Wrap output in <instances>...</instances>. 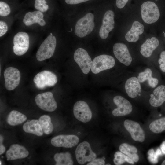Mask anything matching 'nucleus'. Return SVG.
Segmentation results:
<instances>
[{
    "label": "nucleus",
    "instance_id": "obj_8",
    "mask_svg": "<svg viewBox=\"0 0 165 165\" xmlns=\"http://www.w3.org/2000/svg\"><path fill=\"white\" fill-rule=\"evenodd\" d=\"M35 100L37 105L41 109L45 111L53 112L57 107L53 94L50 92L38 94L35 97Z\"/></svg>",
    "mask_w": 165,
    "mask_h": 165
},
{
    "label": "nucleus",
    "instance_id": "obj_10",
    "mask_svg": "<svg viewBox=\"0 0 165 165\" xmlns=\"http://www.w3.org/2000/svg\"><path fill=\"white\" fill-rule=\"evenodd\" d=\"M115 57L121 63L129 66L132 61V57L127 44L123 42L115 43L113 47Z\"/></svg>",
    "mask_w": 165,
    "mask_h": 165
},
{
    "label": "nucleus",
    "instance_id": "obj_16",
    "mask_svg": "<svg viewBox=\"0 0 165 165\" xmlns=\"http://www.w3.org/2000/svg\"><path fill=\"white\" fill-rule=\"evenodd\" d=\"M79 141V138L75 135H60L53 138L51 143L55 147L68 148L76 145Z\"/></svg>",
    "mask_w": 165,
    "mask_h": 165
},
{
    "label": "nucleus",
    "instance_id": "obj_6",
    "mask_svg": "<svg viewBox=\"0 0 165 165\" xmlns=\"http://www.w3.org/2000/svg\"><path fill=\"white\" fill-rule=\"evenodd\" d=\"M33 81L37 88L42 89L55 85L57 82V76L53 72L44 70L35 76Z\"/></svg>",
    "mask_w": 165,
    "mask_h": 165
},
{
    "label": "nucleus",
    "instance_id": "obj_26",
    "mask_svg": "<svg viewBox=\"0 0 165 165\" xmlns=\"http://www.w3.org/2000/svg\"><path fill=\"white\" fill-rule=\"evenodd\" d=\"M38 121L44 134H49L53 131L54 127L50 116L46 115L42 116Z\"/></svg>",
    "mask_w": 165,
    "mask_h": 165
},
{
    "label": "nucleus",
    "instance_id": "obj_41",
    "mask_svg": "<svg viewBox=\"0 0 165 165\" xmlns=\"http://www.w3.org/2000/svg\"><path fill=\"white\" fill-rule=\"evenodd\" d=\"M2 162H1V161L0 160V165H2Z\"/></svg>",
    "mask_w": 165,
    "mask_h": 165
},
{
    "label": "nucleus",
    "instance_id": "obj_14",
    "mask_svg": "<svg viewBox=\"0 0 165 165\" xmlns=\"http://www.w3.org/2000/svg\"><path fill=\"white\" fill-rule=\"evenodd\" d=\"M73 113L77 119L83 123L90 121L92 116L88 105L85 101L81 100L78 101L75 104Z\"/></svg>",
    "mask_w": 165,
    "mask_h": 165
},
{
    "label": "nucleus",
    "instance_id": "obj_1",
    "mask_svg": "<svg viewBox=\"0 0 165 165\" xmlns=\"http://www.w3.org/2000/svg\"><path fill=\"white\" fill-rule=\"evenodd\" d=\"M122 38L126 44H136L149 32L140 16L134 10L123 16Z\"/></svg>",
    "mask_w": 165,
    "mask_h": 165
},
{
    "label": "nucleus",
    "instance_id": "obj_9",
    "mask_svg": "<svg viewBox=\"0 0 165 165\" xmlns=\"http://www.w3.org/2000/svg\"><path fill=\"white\" fill-rule=\"evenodd\" d=\"M14 46L13 50L17 56L24 54L28 51L29 45L28 34L24 32H20L14 36L13 39Z\"/></svg>",
    "mask_w": 165,
    "mask_h": 165
},
{
    "label": "nucleus",
    "instance_id": "obj_39",
    "mask_svg": "<svg viewBox=\"0 0 165 165\" xmlns=\"http://www.w3.org/2000/svg\"><path fill=\"white\" fill-rule=\"evenodd\" d=\"M162 165H165V160H164L161 163Z\"/></svg>",
    "mask_w": 165,
    "mask_h": 165
},
{
    "label": "nucleus",
    "instance_id": "obj_19",
    "mask_svg": "<svg viewBox=\"0 0 165 165\" xmlns=\"http://www.w3.org/2000/svg\"><path fill=\"white\" fill-rule=\"evenodd\" d=\"M125 88L128 96L133 98L136 97L141 91L140 82L136 77H130L127 79L125 84Z\"/></svg>",
    "mask_w": 165,
    "mask_h": 165
},
{
    "label": "nucleus",
    "instance_id": "obj_42",
    "mask_svg": "<svg viewBox=\"0 0 165 165\" xmlns=\"http://www.w3.org/2000/svg\"><path fill=\"white\" fill-rule=\"evenodd\" d=\"M50 35H52V33H50Z\"/></svg>",
    "mask_w": 165,
    "mask_h": 165
},
{
    "label": "nucleus",
    "instance_id": "obj_32",
    "mask_svg": "<svg viewBox=\"0 0 165 165\" xmlns=\"http://www.w3.org/2000/svg\"><path fill=\"white\" fill-rule=\"evenodd\" d=\"M161 70L165 73V51H162L158 61Z\"/></svg>",
    "mask_w": 165,
    "mask_h": 165
},
{
    "label": "nucleus",
    "instance_id": "obj_35",
    "mask_svg": "<svg viewBox=\"0 0 165 165\" xmlns=\"http://www.w3.org/2000/svg\"><path fill=\"white\" fill-rule=\"evenodd\" d=\"M105 161L103 159H95L90 163L87 164V165H104L105 164Z\"/></svg>",
    "mask_w": 165,
    "mask_h": 165
},
{
    "label": "nucleus",
    "instance_id": "obj_5",
    "mask_svg": "<svg viewBox=\"0 0 165 165\" xmlns=\"http://www.w3.org/2000/svg\"><path fill=\"white\" fill-rule=\"evenodd\" d=\"M115 64L114 58L111 56L102 54L97 56L93 59L91 71L97 74L103 71L112 68Z\"/></svg>",
    "mask_w": 165,
    "mask_h": 165
},
{
    "label": "nucleus",
    "instance_id": "obj_7",
    "mask_svg": "<svg viewBox=\"0 0 165 165\" xmlns=\"http://www.w3.org/2000/svg\"><path fill=\"white\" fill-rule=\"evenodd\" d=\"M76 160L80 164L91 161L96 159V154L92 150L89 142L85 141L79 144L75 151Z\"/></svg>",
    "mask_w": 165,
    "mask_h": 165
},
{
    "label": "nucleus",
    "instance_id": "obj_30",
    "mask_svg": "<svg viewBox=\"0 0 165 165\" xmlns=\"http://www.w3.org/2000/svg\"><path fill=\"white\" fill-rule=\"evenodd\" d=\"M46 3L45 0H35V7L39 11L45 12L47 10L49 7Z\"/></svg>",
    "mask_w": 165,
    "mask_h": 165
},
{
    "label": "nucleus",
    "instance_id": "obj_31",
    "mask_svg": "<svg viewBox=\"0 0 165 165\" xmlns=\"http://www.w3.org/2000/svg\"><path fill=\"white\" fill-rule=\"evenodd\" d=\"M11 12L10 8L9 5L6 3L0 2V15L6 16L9 15Z\"/></svg>",
    "mask_w": 165,
    "mask_h": 165
},
{
    "label": "nucleus",
    "instance_id": "obj_22",
    "mask_svg": "<svg viewBox=\"0 0 165 165\" xmlns=\"http://www.w3.org/2000/svg\"><path fill=\"white\" fill-rule=\"evenodd\" d=\"M23 129L26 133L38 136H42L43 134L42 129L38 120L37 119H32L25 123L23 125Z\"/></svg>",
    "mask_w": 165,
    "mask_h": 165
},
{
    "label": "nucleus",
    "instance_id": "obj_17",
    "mask_svg": "<svg viewBox=\"0 0 165 165\" xmlns=\"http://www.w3.org/2000/svg\"><path fill=\"white\" fill-rule=\"evenodd\" d=\"M124 125L134 140L141 142L144 141L145 133L138 123L130 120L127 119L124 122Z\"/></svg>",
    "mask_w": 165,
    "mask_h": 165
},
{
    "label": "nucleus",
    "instance_id": "obj_3",
    "mask_svg": "<svg viewBox=\"0 0 165 165\" xmlns=\"http://www.w3.org/2000/svg\"><path fill=\"white\" fill-rule=\"evenodd\" d=\"M57 41L56 37L50 35L40 45L36 54L37 60L42 61L51 57L55 49Z\"/></svg>",
    "mask_w": 165,
    "mask_h": 165
},
{
    "label": "nucleus",
    "instance_id": "obj_2",
    "mask_svg": "<svg viewBox=\"0 0 165 165\" xmlns=\"http://www.w3.org/2000/svg\"><path fill=\"white\" fill-rule=\"evenodd\" d=\"M138 43L140 44L139 51L140 54L144 58H148L158 47L160 41L155 35L154 31H149Z\"/></svg>",
    "mask_w": 165,
    "mask_h": 165
},
{
    "label": "nucleus",
    "instance_id": "obj_23",
    "mask_svg": "<svg viewBox=\"0 0 165 165\" xmlns=\"http://www.w3.org/2000/svg\"><path fill=\"white\" fill-rule=\"evenodd\" d=\"M27 117L24 114L16 110L11 111L8 114L6 121L12 126H15L22 124L27 119Z\"/></svg>",
    "mask_w": 165,
    "mask_h": 165
},
{
    "label": "nucleus",
    "instance_id": "obj_43",
    "mask_svg": "<svg viewBox=\"0 0 165 165\" xmlns=\"http://www.w3.org/2000/svg\"><path fill=\"white\" fill-rule=\"evenodd\" d=\"M110 165V164H106V165Z\"/></svg>",
    "mask_w": 165,
    "mask_h": 165
},
{
    "label": "nucleus",
    "instance_id": "obj_38",
    "mask_svg": "<svg viewBox=\"0 0 165 165\" xmlns=\"http://www.w3.org/2000/svg\"><path fill=\"white\" fill-rule=\"evenodd\" d=\"M160 148L163 154H165V141L161 144Z\"/></svg>",
    "mask_w": 165,
    "mask_h": 165
},
{
    "label": "nucleus",
    "instance_id": "obj_11",
    "mask_svg": "<svg viewBox=\"0 0 165 165\" xmlns=\"http://www.w3.org/2000/svg\"><path fill=\"white\" fill-rule=\"evenodd\" d=\"M115 17V13L112 10H108L105 13L99 32V36L102 39L107 38L109 33L114 29Z\"/></svg>",
    "mask_w": 165,
    "mask_h": 165
},
{
    "label": "nucleus",
    "instance_id": "obj_25",
    "mask_svg": "<svg viewBox=\"0 0 165 165\" xmlns=\"http://www.w3.org/2000/svg\"><path fill=\"white\" fill-rule=\"evenodd\" d=\"M119 149L121 152L129 156L134 162H137L139 160V156L137 153L138 149L134 146L123 143L120 145Z\"/></svg>",
    "mask_w": 165,
    "mask_h": 165
},
{
    "label": "nucleus",
    "instance_id": "obj_13",
    "mask_svg": "<svg viewBox=\"0 0 165 165\" xmlns=\"http://www.w3.org/2000/svg\"><path fill=\"white\" fill-rule=\"evenodd\" d=\"M4 76L5 87L8 90H13L19 85L21 75L17 68L13 67L7 68L4 72Z\"/></svg>",
    "mask_w": 165,
    "mask_h": 165
},
{
    "label": "nucleus",
    "instance_id": "obj_21",
    "mask_svg": "<svg viewBox=\"0 0 165 165\" xmlns=\"http://www.w3.org/2000/svg\"><path fill=\"white\" fill-rule=\"evenodd\" d=\"M43 13L39 11L28 12L25 15L23 22L26 26H30L37 23L43 26L45 25L46 23L43 19Z\"/></svg>",
    "mask_w": 165,
    "mask_h": 165
},
{
    "label": "nucleus",
    "instance_id": "obj_40",
    "mask_svg": "<svg viewBox=\"0 0 165 165\" xmlns=\"http://www.w3.org/2000/svg\"><path fill=\"white\" fill-rule=\"evenodd\" d=\"M163 36L164 37V41H165V31L163 32Z\"/></svg>",
    "mask_w": 165,
    "mask_h": 165
},
{
    "label": "nucleus",
    "instance_id": "obj_33",
    "mask_svg": "<svg viewBox=\"0 0 165 165\" xmlns=\"http://www.w3.org/2000/svg\"><path fill=\"white\" fill-rule=\"evenodd\" d=\"M8 30V27L6 23L2 21H0V37L5 34Z\"/></svg>",
    "mask_w": 165,
    "mask_h": 165
},
{
    "label": "nucleus",
    "instance_id": "obj_18",
    "mask_svg": "<svg viewBox=\"0 0 165 165\" xmlns=\"http://www.w3.org/2000/svg\"><path fill=\"white\" fill-rule=\"evenodd\" d=\"M28 155V151L24 146L17 144L11 145L6 153L7 160L24 158Z\"/></svg>",
    "mask_w": 165,
    "mask_h": 165
},
{
    "label": "nucleus",
    "instance_id": "obj_29",
    "mask_svg": "<svg viewBox=\"0 0 165 165\" xmlns=\"http://www.w3.org/2000/svg\"><path fill=\"white\" fill-rule=\"evenodd\" d=\"M113 161L116 165H121L125 162L132 164L134 163V161L129 156L119 151L115 153Z\"/></svg>",
    "mask_w": 165,
    "mask_h": 165
},
{
    "label": "nucleus",
    "instance_id": "obj_12",
    "mask_svg": "<svg viewBox=\"0 0 165 165\" xmlns=\"http://www.w3.org/2000/svg\"><path fill=\"white\" fill-rule=\"evenodd\" d=\"M74 58L82 72L88 74L91 69L92 61L86 51L82 48H78L74 53Z\"/></svg>",
    "mask_w": 165,
    "mask_h": 165
},
{
    "label": "nucleus",
    "instance_id": "obj_15",
    "mask_svg": "<svg viewBox=\"0 0 165 165\" xmlns=\"http://www.w3.org/2000/svg\"><path fill=\"white\" fill-rule=\"evenodd\" d=\"M113 102L117 108L112 112L113 115L116 116H126L130 114L132 110V106L130 103L122 96L118 95L113 99Z\"/></svg>",
    "mask_w": 165,
    "mask_h": 165
},
{
    "label": "nucleus",
    "instance_id": "obj_37",
    "mask_svg": "<svg viewBox=\"0 0 165 165\" xmlns=\"http://www.w3.org/2000/svg\"><path fill=\"white\" fill-rule=\"evenodd\" d=\"M3 141H0V155L3 154L5 151L6 148L2 144Z\"/></svg>",
    "mask_w": 165,
    "mask_h": 165
},
{
    "label": "nucleus",
    "instance_id": "obj_34",
    "mask_svg": "<svg viewBox=\"0 0 165 165\" xmlns=\"http://www.w3.org/2000/svg\"><path fill=\"white\" fill-rule=\"evenodd\" d=\"M129 0H116V5L119 9H124Z\"/></svg>",
    "mask_w": 165,
    "mask_h": 165
},
{
    "label": "nucleus",
    "instance_id": "obj_36",
    "mask_svg": "<svg viewBox=\"0 0 165 165\" xmlns=\"http://www.w3.org/2000/svg\"><path fill=\"white\" fill-rule=\"evenodd\" d=\"M89 0H65V2L68 4L74 5L86 2Z\"/></svg>",
    "mask_w": 165,
    "mask_h": 165
},
{
    "label": "nucleus",
    "instance_id": "obj_24",
    "mask_svg": "<svg viewBox=\"0 0 165 165\" xmlns=\"http://www.w3.org/2000/svg\"><path fill=\"white\" fill-rule=\"evenodd\" d=\"M152 72L149 68H147L144 72H140L138 76V79L140 83H143L147 80L149 85L151 87H155L158 83V79L152 77Z\"/></svg>",
    "mask_w": 165,
    "mask_h": 165
},
{
    "label": "nucleus",
    "instance_id": "obj_4",
    "mask_svg": "<svg viewBox=\"0 0 165 165\" xmlns=\"http://www.w3.org/2000/svg\"><path fill=\"white\" fill-rule=\"evenodd\" d=\"M94 16L92 13H87L77 22L75 27V34L80 38L90 34L94 27Z\"/></svg>",
    "mask_w": 165,
    "mask_h": 165
},
{
    "label": "nucleus",
    "instance_id": "obj_28",
    "mask_svg": "<svg viewBox=\"0 0 165 165\" xmlns=\"http://www.w3.org/2000/svg\"><path fill=\"white\" fill-rule=\"evenodd\" d=\"M149 128L153 132L160 133L165 130V117L156 120L151 123Z\"/></svg>",
    "mask_w": 165,
    "mask_h": 165
},
{
    "label": "nucleus",
    "instance_id": "obj_27",
    "mask_svg": "<svg viewBox=\"0 0 165 165\" xmlns=\"http://www.w3.org/2000/svg\"><path fill=\"white\" fill-rule=\"evenodd\" d=\"M54 158L56 165H72L73 163L72 156L68 152L57 153Z\"/></svg>",
    "mask_w": 165,
    "mask_h": 165
},
{
    "label": "nucleus",
    "instance_id": "obj_20",
    "mask_svg": "<svg viewBox=\"0 0 165 165\" xmlns=\"http://www.w3.org/2000/svg\"><path fill=\"white\" fill-rule=\"evenodd\" d=\"M165 101V86L160 85L156 88L151 95L149 102L154 107L161 105Z\"/></svg>",
    "mask_w": 165,
    "mask_h": 165
}]
</instances>
